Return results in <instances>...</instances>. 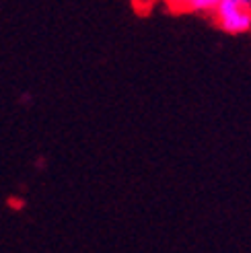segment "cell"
<instances>
[{
    "label": "cell",
    "instance_id": "cell-1",
    "mask_svg": "<svg viewBox=\"0 0 251 253\" xmlns=\"http://www.w3.org/2000/svg\"><path fill=\"white\" fill-rule=\"evenodd\" d=\"M216 25L231 35H243L251 31V6L239 0H220L216 8L212 10Z\"/></svg>",
    "mask_w": 251,
    "mask_h": 253
},
{
    "label": "cell",
    "instance_id": "cell-2",
    "mask_svg": "<svg viewBox=\"0 0 251 253\" xmlns=\"http://www.w3.org/2000/svg\"><path fill=\"white\" fill-rule=\"evenodd\" d=\"M165 4L175 12H192L194 0H165Z\"/></svg>",
    "mask_w": 251,
    "mask_h": 253
},
{
    "label": "cell",
    "instance_id": "cell-3",
    "mask_svg": "<svg viewBox=\"0 0 251 253\" xmlns=\"http://www.w3.org/2000/svg\"><path fill=\"white\" fill-rule=\"evenodd\" d=\"M239 2H243V4H249V6H251V0H239Z\"/></svg>",
    "mask_w": 251,
    "mask_h": 253
}]
</instances>
